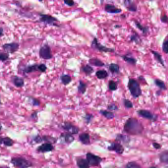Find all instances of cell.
I'll return each mask as SVG.
<instances>
[{"mask_svg": "<svg viewBox=\"0 0 168 168\" xmlns=\"http://www.w3.org/2000/svg\"><path fill=\"white\" fill-rule=\"evenodd\" d=\"M124 130L130 135H137L141 134L144 130L142 124L135 118H129L124 124Z\"/></svg>", "mask_w": 168, "mask_h": 168, "instance_id": "obj_1", "label": "cell"}, {"mask_svg": "<svg viewBox=\"0 0 168 168\" xmlns=\"http://www.w3.org/2000/svg\"><path fill=\"white\" fill-rule=\"evenodd\" d=\"M127 87L131 96L134 98H137L142 95V90L139 83L135 78H129Z\"/></svg>", "mask_w": 168, "mask_h": 168, "instance_id": "obj_2", "label": "cell"}, {"mask_svg": "<svg viewBox=\"0 0 168 168\" xmlns=\"http://www.w3.org/2000/svg\"><path fill=\"white\" fill-rule=\"evenodd\" d=\"M10 163L17 168H28L32 166L30 161L22 157H16L12 158Z\"/></svg>", "mask_w": 168, "mask_h": 168, "instance_id": "obj_3", "label": "cell"}, {"mask_svg": "<svg viewBox=\"0 0 168 168\" xmlns=\"http://www.w3.org/2000/svg\"><path fill=\"white\" fill-rule=\"evenodd\" d=\"M91 46L92 48L97 50L100 52H103L112 53L114 52V49L113 48H107L101 44L99 42L96 37L94 38L93 40L92 41Z\"/></svg>", "mask_w": 168, "mask_h": 168, "instance_id": "obj_4", "label": "cell"}, {"mask_svg": "<svg viewBox=\"0 0 168 168\" xmlns=\"http://www.w3.org/2000/svg\"><path fill=\"white\" fill-rule=\"evenodd\" d=\"M40 58L44 60L51 59L53 57L50 47L48 44H44L41 46L39 50Z\"/></svg>", "mask_w": 168, "mask_h": 168, "instance_id": "obj_5", "label": "cell"}, {"mask_svg": "<svg viewBox=\"0 0 168 168\" xmlns=\"http://www.w3.org/2000/svg\"><path fill=\"white\" fill-rule=\"evenodd\" d=\"M40 18L39 20L40 22H43L46 24L49 25L57 26L56 24V22L58 21V19L56 17L53 16L52 15L46 14H39Z\"/></svg>", "mask_w": 168, "mask_h": 168, "instance_id": "obj_6", "label": "cell"}, {"mask_svg": "<svg viewBox=\"0 0 168 168\" xmlns=\"http://www.w3.org/2000/svg\"><path fill=\"white\" fill-rule=\"evenodd\" d=\"M61 127L63 130L71 135L77 134L80 129L76 126L69 122H64L61 124Z\"/></svg>", "mask_w": 168, "mask_h": 168, "instance_id": "obj_7", "label": "cell"}, {"mask_svg": "<svg viewBox=\"0 0 168 168\" xmlns=\"http://www.w3.org/2000/svg\"><path fill=\"white\" fill-rule=\"evenodd\" d=\"M86 159L91 166H98L102 161V158H101L100 156L94 154L91 152L87 153Z\"/></svg>", "mask_w": 168, "mask_h": 168, "instance_id": "obj_8", "label": "cell"}, {"mask_svg": "<svg viewBox=\"0 0 168 168\" xmlns=\"http://www.w3.org/2000/svg\"><path fill=\"white\" fill-rule=\"evenodd\" d=\"M2 48L3 50L7 53L12 54L18 50L19 48V44L18 43L12 42V43L5 44L2 46Z\"/></svg>", "mask_w": 168, "mask_h": 168, "instance_id": "obj_9", "label": "cell"}, {"mask_svg": "<svg viewBox=\"0 0 168 168\" xmlns=\"http://www.w3.org/2000/svg\"><path fill=\"white\" fill-rule=\"evenodd\" d=\"M60 141L63 144H71L75 140V137L73 135L68 132L62 133L60 136Z\"/></svg>", "mask_w": 168, "mask_h": 168, "instance_id": "obj_10", "label": "cell"}, {"mask_svg": "<svg viewBox=\"0 0 168 168\" xmlns=\"http://www.w3.org/2000/svg\"><path fill=\"white\" fill-rule=\"evenodd\" d=\"M54 149V148L52 144L44 143L37 147V151L39 153L49 152L52 151Z\"/></svg>", "mask_w": 168, "mask_h": 168, "instance_id": "obj_11", "label": "cell"}, {"mask_svg": "<svg viewBox=\"0 0 168 168\" xmlns=\"http://www.w3.org/2000/svg\"><path fill=\"white\" fill-rule=\"evenodd\" d=\"M137 114L141 116V117L144 118L149 119L150 120H155L156 119V116L150 111L146 110H139L137 111Z\"/></svg>", "mask_w": 168, "mask_h": 168, "instance_id": "obj_12", "label": "cell"}, {"mask_svg": "<svg viewBox=\"0 0 168 168\" xmlns=\"http://www.w3.org/2000/svg\"><path fill=\"white\" fill-rule=\"evenodd\" d=\"M107 148L109 150L115 151L118 154H122L124 151V148L122 145L116 142L112 143V144H110Z\"/></svg>", "mask_w": 168, "mask_h": 168, "instance_id": "obj_13", "label": "cell"}, {"mask_svg": "<svg viewBox=\"0 0 168 168\" xmlns=\"http://www.w3.org/2000/svg\"><path fill=\"white\" fill-rule=\"evenodd\" d=\"M105 10L109 14H120L122 12V10L116 7L112 4L107 3L105 6Z\"/></svg>", "mask_w": 168, "mask_h": 168, "instance_id": "obj_14", "label": "cell"}, {"mask_svg": "<svg viewBox=\"0 0 168 168\" xmlns=\"http://www.w3.org/2000/svg\"><path fill=\"white\" fill-rule=\"evenodd\" d=\"M124 7L129 12H137V4L134 2L130 0H125L124 2Z\"/></svg>", "mask_w": 168, "mask_h": 168, "instance_id": "obj_15", "label": "cell"}, {"mask_svg": "<svg viewBox=\"0 0 168 168\" xmlns=\"http://www.w3.org/2000/svg\"><path fill=\"white\" fill-rule=\"evenodd\" d=\"M12 81L15 86L18 88H21L24 85V80L20 76H13L12 77Z\"/></svg>", "mask_w": 168, "mask_h": 168, "instance_id": "obj_16", "label": "cell"}, {"mask_svg": "<svg viewBox=\"0 0 168 168\" xmlns=\"http://www.w3.org/2000/svg\"><path fill=\"white\" fill-rule=\"evenodd\" d=\"M39 64H34L26 66L22 69V71L24 73H29L36 71H39Z\"/></svg>", "mask_w": 168, "mask_h": 168, "instance_id": "obj_17", "label": "cell"}, {"mask_svg": "<svg viewBox=\"0 0 168 168\" xmlns=\"http://www.w3.org/2000/svg\"><path fill=\"white\" fill-rule=\"evenodd\" d=\"M78 139L84 145H88L90 144V137L88 133H82L79 135Z\"/></svg>", "mask_w": 168, "mask_h": 168, "instance_id": "obj_18", "label": "cell"}, {"mask_svg": "<svg viewBox=\"0 0 168 168\" xmlns=\"http://www.w3.org/2000/svg\"><path fill=\"white\" fill-rule=\"evenodd\" d=\"M76 162L78 168H90V164L86 159L78 158L76 159Z\"/></svg>", "mask_w": 168, "mask_h": 168, "instance_id": "obj_19", "label": "cell"}, {"mask_svg": "<svg viewBox=\"0 0 168 168\" xmlns=\"http://www.w3.org/2000/svg\"><path fill=\"white\" fill-rule=\"evenodd\" d=\"M150 51L153 55L155 59L156 60V61H157L164 68H165V62H164V60L163 59L161 54H160L157 51H155L153 49H150Z\"/></svg>", "mask_w": 168, "mask_h": 168, "instance_id": "obj_20", "label": "cell"}, {"mask_svg": "<svg viewBox=\"0 0 168 168\" xmlns=\"http://www.w3.org/2000/svg\"><path fill=\"white\" fill-rule=\"evenodd\" d=\"M133 21L134 22L136 26V27H137V29L141 31L144 35H146L148 34V33L149 32L150 29H149L148 27L146 26L143 25L141 24L139 21H138L137 20H134Z\"/></svg>", "mask_w": 168, "mask_h": 168, "instance_id": "obj_21", "label": "cell"}, {"mask_svg": "<svg viewBox=\"0 0 168 168\" xmlns=\"http://www.w3.org/2000/svg\"><path fill=\"white\" fill-rule=\"evenodd\" d=\"M120 56L125 62H127L129 64L136 65L137 62V59L133 57L132 56L129 55V54L123 55H120Z\"/></svg>", "mask_w": 168, "mask_h": 168, "instance_id": "obj_22", "label": "cell"}, {"mask_svg": "<svg viewBox=\"0 0 168 168\" xmlns=\"http://www.w3.org/2000/svg\"><path fill=\"white\" fill-rule=\"evenodd\" d=\"M89 63L91 65L98 67H102L105 65V63L103 61L97 58H90V59L89 60Z\"/></svg>", "mask_w": 168, "mask_h": 168, "instance_id": "obj_23", "label": "cell"}, {"mask_svg": "<svg viewBox=\"0 0 168 168\" xmlns=\"http://www.w3.org/2000/svg\"><path fill=\"white\" fill-rule=\"evenodd\" d=\"M0 140H1V144H3L5 146L10 147L14 145V141L8 137H1Z\"/></svg>", "mask_w": 168, "mask_h": 168, "instance_id": "obj_24", "label": "cell"}, {"mask_svg": "<svg viewBox=\"0 0 168 168\" xmlns=\"http://www.w3.org/2000/svg\"><path fill=\"white\" fill-rule=\"evenodd\" d=\"M96 76L99 80H104L109 76V73L106 70H99L96 72Z\"/></svg>", "mask_w": 168, "mask_h": 168, "instance_id": "obj_25", "label": "cell"}, {"mask_svg": "<svg viewBox=\"0 0 168 168\" xmlns=\"http://www.w3.org/2000/svg\"><path fill=\"white\" fill-rule=\"evenodd\" d=\"M82 71L85 73L86 75H91L92 73H94V70L90 65L88 64L85 65L81 68Z\"/></svg>", "mask_w": 168, "mask_h": 168, "instance_id": "obj_26", "label": "cell"}, {"mask_svg": "<svg viewBox=\"0 0 168 168\" xmlns=\"http://www.w3.org/2000/svg\"><path fill=\"white\" fill-rule=\"evenodd\" d=\"M109 69L112 73L118 74L120 73V66L116 63H111L109 65Z\"/></svg>", "mask_w": 168, "mask_h": 168, "instance_id": "obj_27", "label": "cell"}, {"mask_svg": "<svg viewBox=\"0 0 168 168\" xmlns=\"http://www.w3.org/2000/svg\"><path fill=\"white\" fill-rule=\"evenodd\" d=\"M60 80L64 85H67L71 82L72 79L71 76L67 74H63L60 76Z\"/></svg>", "mask_w": 168, "mask_h": 168, "instance_id": "obj_28", "label": "cell"}, {"mask_svg": "<svg viewBox=\"0 0 168 168\" xmlns=\"http://www.w3.org/2000/svg\"><path fill=\"white\" fill-rule=\"evenodd\" d=\"M87 88V84L84 83V82H83L82 80H80L79 81L78 86V93L84 94L86 92Z\"/></svg>", "mask_w": 168, "mask_h": 168, "instance_id": "obj_29", "label": "cell"}, {"mask_svg": "<svg viewBox=\"0 0 168 168\" xmlns=\"http://www.w3.org/2000/svg\"><path fill=\"white\" fill-rule=\"evenodd\" d=\"M154 82L155 84L158 87V88H159L160 90H166L167 89L166 85L163 80L157 78V79H155L154 80Z\"/></svg>", "mask_w": 168, "mask_h": 168, "instance_id": "obj_30", "label": "cell"}, {"mask_svg": "<svg viewBox=\"0 0 168 168\" xmlns=\"http://www.w3.org/2000/svg\"><path fill=\"white\" fill-rule=\"evenodd\" d=\"M100 113L107 119H112L114 118V113L108 110H101L100 111Z\"/></svg>", "mask_w": 168, "mask_h": 168, "instance_id": "obj_31", "label": "cell"}, {"mask_svg": "<svg viewBox=\"0 0 168 168\" xmlns=\"http://www.w3.org/2000/svg\"><path fill=\"white\" fill-rule=\"evenodd\" d=\"M160 160L162 163L168 164V151H163L160 154Z\"/></svg>", "mask_w": 168, "mask_h": 168, "instance_id": "obj_32", "label": "cell"}, {"mask_svg": "<svg viewBox=\"0 0 168 168\" xmlns=\"http://www.w3.org/2000/svg\"><path fill=\"white\" fill-rule=\"evenodd\" d=\"M108 87L109 90L112 91H114L117 89V83L113 80H110L109 82Z\"/></svg>", "mask_w": 168, "mask_h": 168, "instance_id": "obj_33", "label": "cell"}, {"mask_svg": "<svg viewBox=\"0 0 168 168\" xmlns=\"http://www.w3.org/2000/svg\"><path fill=\"white\" fill-rule=\"evenodd\" d=\"M43 141H45L46 143H51L52 144V143H55L57 141V139L55 137L50 136H43Z\"/></svg>", "mask_w": 168, "mask_h": 168, "instance_id": "obj_34", "label": "cell"}, {"mask_svg": "<svg viewBox=\"0 0 168 168\" xmlns=\"http://www.w3.org/2000/svg\"><path fill=\"white\" fill-rule=\"evenodd\" d=\"M141 41V38L139 37V35L136 33L133 34L130 37V41L132 42L139 44Z\"/></svg>", "mask_w": 168, "mask_h": 168, "instance_id": "obj_35", "label": "cell"}, {"mask_svg": "<svg viewBox=\"0 0 168 168\" xmlns=\"http://www.w3.org/2000/svg\"><path fill=\"white\" fill-rule=\"evenodd\" d=\"M116 140L117 141H121L123 143H127L128 142L129 140V138L128 137L123 135H118L116 137Z\"/></svg>", "mask_w": 168, "mask_h": 168, "instance_id": "obj_36", "label": "cell"}, {"mask_svg": "<svg viewBox=\"0 0 168 168\" xmlns=\"http://www.w3.org/2000/svg\"><path fill=\"white\" fill-rule=\"evenodd\" d=\"M162 48L164 52L168 54V39H166L163 41Z\"/></svg>", "mask_w": 168, "mask_h": 168, "instance_id": "obj_37", "label": "cell"}, {"mask_svg": "<svg viewBox=\"0 0 168 168\" xmlns=\"http://www.w3.org/2000/svg\"><path fill=\"white\" fill-rule=\"evenodd\" d=\"M10 58L9 53H7L2 52H1L0 53V60L2 62H4L5 61L9 60Z\"/></svg>", "mask_w": 168, "mask_h": 168, "instance_id": "obj_38", "label": "cell"}, {"mask_svg": "<svg viewBox=\"0 0 168 168\" xmlns=\"http://www.w3.org/2000/svg\"><path fill=\"white\" fill-rule=\"evenodd\" d=\"M123 104L124 107H125L126 109H132L133 107V104L132 102L131 101L129 100L128 99H124L123 100Z\"/></svg>", "mask_w": 168, "mask_h": 168, "instance_id": "obj_39", "label": "cell"}, {"mask_svg": "<svg viewBox=\"0 0 168 168\" xmlns=\"http://www.w3.org/2000/svg\"><path fill=\"white\" fill-rule=\"evenodd\" d=\"M94 118V116L92 114H86L85 116H84V120L86 124H89L91 122L92 120H93Z\"/></svg>", "mask_w": 168, "mask_h": 168, "instance_id": "obj_40", "label": "cell"}, {"mask_svg": "<svg viewBox=\"0 0 168 168\" xmlns=\"http://www.w3.org/2000/svg\"><path fill=\"white\" fill-rule=\"evenodd\" d=\"M125 168H142L137 163L135 162H130L126 166Z\"/></svg>", "mask_w": 168, "mask_h": 168, "instance_id": "obj_41", "label": "cell"}, {"mask_svg": "<svg viewBox=\"0 0 168 168\" xmlns=\"http://www.w3.org/2000/svg\"><path fill=\"white\" fill-rule=\"evenodd\" d=\"M31 104L33 106L35 107H38L40 105V102L39 100H37V99L34 98L32 97H31L30 99Z\"/></svg>", "mask_w": 168, "mask_h": 168, "instance_id": "obj_42", "label": "cell"}, {"mask_svg": "<svg viewBox=\"0 0 168 168\" xmlns=\"http://www.w3.org/2000/svg\"><path fill=\"white\" fill-rule=\"evenodd\" d=\"M33 140L36 144H40L43 141V137H41L39 135H37V136H35L33 137Z\"/></svg>", "mask_w": 168, "mask_h": 168, "instance_id": "obj_43", "label": "cell"}, {"mask_svg": "<svg viewBox=\"0 0 168 168\" xmlns=\"http://www.w3.org/2000/svg\"><path fill=\"white\" fill-rule=\"evenodd\" d=\"M47 70V67L44 64L39 65V71L41 73H44Z\"/></svg>", "mask_w": 168, "mask_h": 168, "instance_id": "obj_44", "label": "cell"}, {"mask_svg": "<svg viewBox=\"0 0 168 168\" xmlns=\"http://www.w3.org/2000/svg\"><path fill=\"white\" fill-rule=\"evenodd\" d=\"M160 20L163 23H168V16L166 14L161 15L160 17Z\"/></svg>", "mask_w": 168, "mask_h": 168, "instance_id": "obj_45", "label": "cell"}, {"mask_svg": "<svg viewBox=\"0 0 168 168\" xmlns=\"http://www.w3.org/2000/svg\"><path fill=\"white\" fill-rule=\"evenodd\" d=\"M107 109L109 110H118V107L115 104H112L109 105L107 106Z\"/></svg>", "mask_w": 168, "mask_h": 168, "instance_id": "obj_46", "label": "cell"}, {"mask_svg": "<svg viewBox=\"0 0 168 168\" xmlns=\"http://www.w3.org/2000/svg\"><path fill=\"white\" fill-rule=\"evenodd\" d=\"M64 3L69 7H73L75 5V2L72 0H65L64 1Z\"/></svg>", "mask_w": 168, "mask_h": 168, "instance_id": "obj_47", "label": "cell"}, {"mask_svg": "<svg viewBox=\"0 0 168 168\" xmlns=\"http://www.w3.org/2000/svg\"><path fill=\"white\" fill-rule=\"evenodd\" d=\"M153 146H154V148L157 149V150H159L160 148H161V145L158 144V143H153Z\"/></svg>", "mask_w": 168, "mask_h": 168, "instance_id": "obj_48", "label": "cell"}, {"mask_svg": "<svg viewBox=\"0 0 168 168\" xmlns=\"http://www.w3.org/2000/svg\"><path fill=\"white\" fill-rule=\"evenodd\" d=\"M37 116V112H35L31 114V117L33 119H36Z\"/></svg>", "mask_w": 168, "mask_h": 168, "instance_id": "obj_49", "label": "cell"}, {"mask_svg": "<svg viewBox=\"0 0 168 168\" xmlns=\"http://www.w3.org/2000/svg\"><path fill=\"white\" fill-rule=\"evenodd\" d=\"M1 33H0V36L2 37V36H3V28L2 27H1Z\"/></svg>", "mask_w": 168, "mask_h": 168, "instance_id": "obj_50", "label": "cell"}, {"mask_svg": "<svg viewBox=\"0 0 168 168\" xmlns=\"http://www.w3.org/2000/svg\"><path fill=\"white\" fill-rule=\"evenodd\" d=\"M9 168V167L5 166V167H3V168Z\"/></svg>", "mask_w": 168, "mask_h": 168, "instance_id": "obj_51", "label": "cell"}, {"mask_svg": "<svg viewBox=\"0 0 168 168\" xmlns=\"http://www.w3.org/2000/svg\"><path fill=\"white\" fill-rule=\"evenodd\" d=\"M150 168H156V167H150Z\"/></svg>", "mask_w": 168, "mask_h": 168, "instance_id": "obj_52", "label": "cell"}]
</instances>
